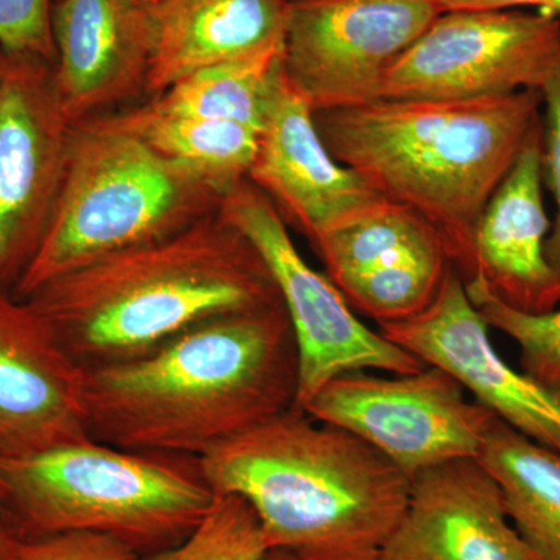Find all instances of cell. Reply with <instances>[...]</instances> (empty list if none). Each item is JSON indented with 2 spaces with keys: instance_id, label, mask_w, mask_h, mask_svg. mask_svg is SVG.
Masks as SVG:
<instances>
[{
  "instance_id": "cell-1",
  "label": "cell",
  "mask_w": 560,
  "mask_h": 560,
  "mask_svg": "<svg viewBox=\"0 0 560 560\" xmlns=\"http://www.w3.org/2000/svg\"><path fill=\"white\" fill-rule=\"evenodd\" d=\"M298 389L282 302L217 316L139 359L84 370L92 440L195 458L296 407Z\"/></svg>"
},
{
  "instance_id": "cell-2",
  "label": "cell",
  "mask_w": 560,
  "mask_h": 560,
  "mask_svg": "<svg viewBox=\"0 0 560 560\" xmlns=\"http://www.w3.org/2000/svg\"><path fill=\"white\" fill-rule=\"evenodd\" d=\"M27 301L83 370L139 359L217 316L282 302L259 253L220 210L92 261Z\"/></svg>"
},
{
  "instance_id": "cell-3",
  "label": "cell",
  "mask_w": 560,
  "mask_h": 560,
  "mask_svg": "<svg viewBox=\"0 0 560 560\" xmlns=\"http://www.w3.org/2000/svg\"><path fill=\"white\" fill-rule=\"evenodd\" d=\"M541 92L467 101H383L318 110L331 156L440 235L464 282L475 276L474 238L486 206L534 125Z\"/></svg>"
},
{
  "instance_id": "cell-4",
  "label": "cell",
  "mask_w": 560,
  "mask_h": 560,
  "mask_svg": "<svg viewBox=\"0 0 560 560\" xmlns=\"http://www.w3.org/2000/svg\"><path fill=\"white\" fill-rule=\"evenodd\" d=\"M215 493L248 501L268 550L302 560H378L412 481L355 434L290 408L200 458Z\"/></svg>"
},
{
  "instance_id": "cell-5",
  "label": "cell",
  "mask_w": 560,
  "mask_h": 560,
  "mask_svg": "<svg viewBox=\"0 0 560 560\" xmlns=\"http://www.w3.org/2000/svg\"><path fill=\"white\" fill-rule=\"evenodd\" d=\"M215 497L195 456L86 440L0 458V508L21 540L88 530L143 558L189 537Z\"/></svg>"
},
{
  "instance_id": "cell-6",
  "label": "cell",
  "mask_w": 560,
  "mask_h": 560,
  "mask_svg": "<svg viewBox=\"0 0 560 560\" xmlns=\"http://www.w3.org/2000/svg\"><path fill=\"white\" fill-rule=\"evenodd\" d=\"M224 191L105 121L79 125L49 224L14 285L27 300L110 254L161 241L219 210Z\"/></svg>"
},
{
  "instance_id": "cell-7",
  "label": "cell",
  "mask_w": 560,
  "mask_h": 560,
  "mask_svg": "<svg viewBox=\"0 0 560 560\" xmlns=\"http://www.w3.org/2000/svg\"><path fill=\"white\" fill-rule=\"evenodd\" d=\"M219 210L259 253L289 315L300 359L296 407L346 372L412 374L427 366L361 323L329 276L301 256L278 208L250 180L226 191Z\"/></svg>"
},
{
  "instance_id": "cell-8",
  "label": "cell",
  "mask_w": 560,
  "mask_h": 560,
  "mask_svg": "<svg viewBox=\"0 0 560 560\" xmlns=\"http://www.w3.org/2000/svg\"><path fill=\"white\" fill-rule=\"evenodd\" d=\"M302 410L355 434L408 478L448 460L480 456L492 411L467 400L447 371L412 374L353 371L324 385Z\"/></svg>"
},
{
  "instance_id": "cell-9",
  "label": "cell",
  "mask_w": 560,
  "mask_h": 560,
  "mask_svg": "<svg viewBox=\"0 0 560 560\" xmlns=\"http://www.w3.org/2000/svg\"><path fill=\"white\" fill-rule=\"evenodd\" d=\"M440 14L431 0H290L280 68L315 113L383 101L389 69Z\"/></svg>"
},
{
  "instance_id": "cell-10",
  "label": "cell",
  "mask_w": 560,
  "mask_h": 560,
  "mask_svg": "<svg viewBox=\"0 0 560 560\" xmlns=\"http://www.w3.org/2000/svg\"><path fill=\"white\" fill-rule=\"evenodd\" d=\"M559 50V16L525 10L444 11L394 62L383 98L467 101L540 91Z\"/></svg>"
},
{
  "instance_id": "cell-11",
  "label": "cell",
  "mask_w": 560,
  "mask_h": 560,
  "mask_svg": "<svg viewBox=\"0 0 560 560\" xmlns=\"http://www.w3.org/2000/svg\"><path fill=\"white\" fill-rule=\"evenodd\" d=\"M3 54V51H2ZM51 66L3 54L0 79V291L14 289L49 224L75 138Z\"/></svg>"
},
{
  "instance_id": "cell-12",
  "label": "cell",
  "mask_w": 560,
  "mask_h": 560,
  "mask_svg": "<svg viewBox=\"0 0 560 560\" xmlns=\"http://www.w3.org/2000/svg\"><path fill=\"white\" fill-rule=\"evenodd\" d=\"M381 334L423 363L447 371L497 418L560 455V400L501 359L455 267L425 311L382 324Z\"/></svg>"
},
{
  "instance_id": "cell-13",
  "label": "cell",
  "mask_w": 560,
  "mask_h": 560,
  "mask_svg": "<svg viewBox=\"0 0 560 560\" xmlns=\"http://www.w3.org/2000/svg\"><path fill=\"white\" fill-rule=\"evenodd\" d=\"M86 440L83 368L31 301L0 291V458Z\"/></svg>"
},
{
  "instance_id": "cell-14",
  "label": "cell",
  "mask_w": 560,
  "mask_h": 560,
  "mask_svg": "<svg viewBox=\"0 0 560 560\" xmlns=\"http://www.w3.org/2000/svg\"><path fill=\"white\" fill-rule=\"evenodd\" d=\"M248 180L313 245L389 201L360 173L331 156L316 127L315 110L290 86L282 68Z\"/></svg>"
},
{
  "instance_id": "cell-15",
  "label": "cell",
  "mask_w": 560,
  "mask_h": 560,
  "mask_svg": "<svg viewBox=\"0 0 560 560\" xmlns=\"http://www.w3.org/2000/svg\"><path fill=\"white\" fill-rule=\"evenodd\" d=\"M51 79L72 124L97 119L145 94L149 7L136 0H58Z\"/></svg>"
},
{
  "instance_id": "cell-16",
  "label": "cell",
  "mask_w": 560,
  "mask_h": 560,
  "mask_svg": "<svg viewBox=\"0 0 560 560\" xmlns=\"http://www.w3.org/2000/svg\"><path fill=\"white\" fill-rule=\"evenodd\" d=\"M378 560H534L512 525L499 482L475 458L412 478L404 517Z\"/></svg>"
},
{
  "instance_id": "cell-17",
  "label": "cell",
  "mask_w": 560,
  "mask_h": 560,
  "mask_svg": "<svg viewBox=\"0 0 560 560\" xmlns=\"http://www.w3.org/2000/svg\"><path fill=\"white\" fill-rule=\"evenodd\" d=\"M541 187L540 119L486 206L474 238V279L528 315L556 311L560 302V272L545 253L551 224Z\"/></svg>"
},
{
  "instance_id": "cell-18",
  "label": "cell",
  "mask_w": 560,
  "mask_h": 560,
  "mask_svg": "<svg viewBox=\"0 0 560 560\" xmlns=\"http://www.w3.org/2000/svg\"><path fill=\"white\" fill-rule=\"evenodd\" d=\"M289 0H158L149 7L151 61L145 94L195 70L280 44Z\"/></svg>"
},
{
  "instance_id": "cell-19",
  "label": "cell",
  "mask_w": 560,
  "mask_h": 560,
  "mask_svg": "<svg viewBox=\"0 0 560 560\" xmlns=\"http://www.w3.org/2000/svg\"><path fill=\"white\" fill-rule=\"evenodd\" d=\"M97 119L135 136L164 160L197 173L224 191L248 179L259 151V130L237 121L168 113L149 101Z\"/></svg>"
},
{
  "instance_id": "cell-20",
  "label": "cell",
  "mask_w": 560,
  "mask_h": 560,
  "mask_svg": "<svg viewBox=\"0 0 560 560\" xmlns=\"http://www.w3.org/2000/svg\"><path fill=\"white\" fill-rule=\"evenodd\" d=\"M478 460L499 482L512 525L534 560H560V455L499 418Z\"/></svg>"
},
{
  "instance_id": "cell-21",
  "label": "cell",
  "mask_w": 560,
  "mask_h": 560,
  "mask_svg": "<svg viewBox=\"0 0 560 560\" xmlns=\"http://www.w3.org/2000/svg\"><path fill=\"white\" fill-rule=\"evenodd\" d=\"M280 57L282 43L195 70L149 102L168 113L237 121L261 132L279 79Z\"/></svg>"
},
{
  "instance_id": "cell-22",
  "label": "cell",
  "mask_w": 560,
  "mask_h": 560,
  "mask_svg": "<svg viewBox=\"0 0 560 560\" xmlns=\"http://www.w3.org/2000/svg\"><path fill=\"white\" fill-rule=\"evenodd\" d=\"M315 248L335 285L407 257L445 250L425 220L390 200L330 232L315 243Z\"/></svg>"
},
{
  "instance_id": "cell-23",
  "label": "cell",
  "mask_w": 560,
  "mask_h": 560,
  "mask_svg": "<svg viewBox=\"0 0 560 560\" xmlns=\"http://www.w3.org/2000/svg\"><path fill=\"white\" fill-rule=\"evenodd\" d=\"M452 267L445 250H434L353 276L337 287L353 312L382 326L425 311Z\"/></svg>"
},
{
  "instance_id": "cell-24",
  "label": "cell",
  "mask_w": 560,
  "mask_h": 560,
  "mask_svg": "<svg viewBox=\"0 0 560 560\" xmlns=\"http://www.w3.org/2000/svg\"><path fill=\"white\" fill-rule=\"evenodd\" d=\"M475 307L489 327L521 349V371L560 400V311L528 315L508 307L480 280L466 282Z\"/></svg>"
},
{
  "instance_id": "cell-25",
  "label": "cell",
  "mask_w": 560,
  "mask_h": 560,
  "mask_svg": "<svg viewBox=\"0 0 560 560\" xmlns=\"http://www.w3.org/2000/svg\"><path fill=\"white\" fill-rule=\"evenodd\" d=\"M267 550L259 518L248 501L217 493L205 521L189 537L140 560H260Z\"/></svg>"
},
{
  "instance_id": "cell-26",
  "label": "cell",
  "mask_w": 560,
  "mask_h": 560,
  "mask_svg": "<svg viewBox=\"0 0 560 560\" xmlns=\"http://www.w3.org/2000/svg\"><path fill=\"white\" fill-rule=\"evenodd\" d=\"M58 0H0V51L54 66Z\"/></svg>"
},
{
  "instance_id": "cell-27",
  "label": "cell",
  "mask_w": 560,
  "mask_h": 560,
  "mask_svg": "<svg viewBox=\"0 0 560 560\" xmlns=\"http://www.w3.org/2000/svg\"><path fill=\"white\" fill-rule=\"evenodd\" d=\"M541 106V165L544 183L556 202V219L545 242V253L552 267L560 272V50L555 65L540 88Z\"/></svg>"
},
{
  "instance_id": "cell-28",
  "label": "cell",
  "mask_w": 560,
  "mask_h": 560,
  "mask_svg": "<svg viewBox=\"0 0 560 560\" xmlns=\"http://www.w3.org/2000/svg\"><path fill=\"white\" fill-rule=\"evenodd\" d=\"M130 545L101 533L55 534L24 540L11 560H140Z\"/></svg>"
},
{
  "instance_id": "cell-29",
  "label": "cell",
  "mask_w": 560,
  "mask_h": 560,
  "mask_svg": "<svg viewBox=\"0 0 560 560\" xmlns=\"http://www.w3.org/2000/svg\"><path fill=\"white\" fill-rule=\"evenodd\" d=\"M441 13L455 10L536 9L560 18V0H431Z\"/></svg>"
},
{
  "instance_id": "cell-30",
  "label": "cell",
  "mask_w": 560,
  "mask_h": 560,
  "mask_svg": "<svg viewBox=\"0 0 560 560\" xmlns=\"http://www.w3.org/2000/svg\"><path fill=\"white\" fill-rule=\"evenodd\" d=\"M22 541L0 508V560L13 559Z\"/></svg>"
},
{
  "instance_id": "cell-31",
  "label": "cell",
  "mask_w": 560,
  "mask_h": 560,
  "mask_svg": "<svg viewBox=\"0 0 560 560\" xmlns=\"http://www.w3.org/2000/svg\"><path fill=\"white\" fill-rule=\"evenodd\" d=\"M260 560H302L298 558V556L291 555V552L285 550H279V548H270L267 550L264 556H261Z\"/></svg>"
},
{
  "instance_id": "cell-32",
  "label": "cell",
  "mask_w": 560,
  "mask_h": 560,
  "mask_svg": "<svg viewBox=\"0 0 560 560\" xmlns=\"http://www.w3.org/2000/svg\"><path fill=\"white\" fill-rule=\"evenodd\" d=\"M136 2L140 3L143 7H151L153 3H156L158 0H136Z\"/></svg>"
},
{
  "instance_id": "cell-33",
  "label": "cell",
  "mask_w": 560,
  "mask_h": 560,
  "mask_svg": "<svg viewBox=\"0 0 560 560\" xmlns=\"http://www.w3.org/2000/svg\"><path fill=\"white\" fill-rule=\"evenodd\" d=\"M2 70H3V54L0 51V79H2Z\"/></svg>"
},
{
  "instance_id": "cell-34",
  "label": "cell",
  "mask_w": 560,
  "mask_h": 560,
  "mask_svg": "<svg viewBox=\"0 0 560 560\" xmlns=\"http://www.w3.org/2000/svg\"><path fill=\"white\" fill-rule=\"evenodd\" d=\"M289 2H290V0H289Z\"/></svg>"
}]
</instances>
